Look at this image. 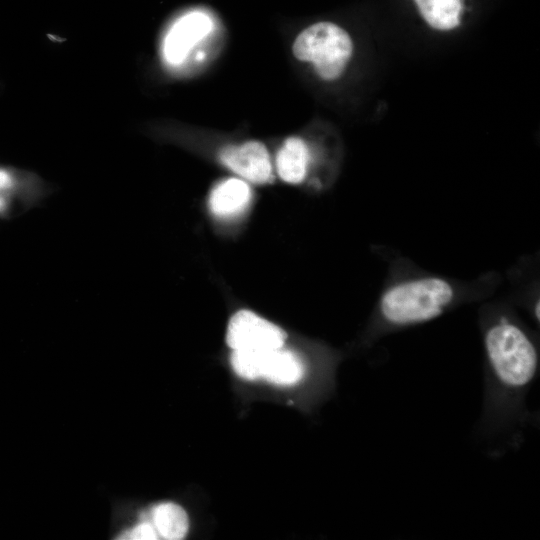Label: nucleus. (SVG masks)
Segmentation results:
<instances>
[{"label": "nucleus", "instance_id": "39448f33", "mask_svg": "<svg viewBox=\"0 0 540 540\" xmlns=\"http://www.w3.org/2000/svg\"><path fill=\"white\" fill-rule=\"evenodd\" d=\"M285 339L286 333L280 327L249 310L236 312L226 332L227 345L233 350L279 349Z\"/></svg>", "mask_w": 540, "mask_h": 540}, {"label": "nucleus", "instance_id": "ddd939ff", "mask_svg": "<svg viewBox=\"0 0 540 540\" xmlns=\"http://www.w3.org/2000/svg\"><path fill=\"white\" fill-rule=\"evenodd\" d=\"M119 539L156 540L159 539V536L151 521L145 517L135 527L123 533Z\"/></svg>", "mask_w": 540, "mask_h": 540}, {"label": "nucleus", "instance_id": "20e7f679", "mask_svg": "<svg viewBox=\"0 0 540 540\" xmlns=\"http://www.w3.org/2000/svg\"><path fill=\"white\" fill-rule=\"evenodd\" d=\"M230 362L241 378H263L276 385H293L305 374V365L300 357L281 348L265 351L233 350Z\"/></svg>", "mask_w": 540, "mask_h": 540}, {"label": "nucleus", "instance_id": "6e6552de", "mask_svg": "<svg viewBox=\"0 0 540 540\" xmlns=\"http://www.w3.org/2000/svg\"><path fill=\"white\" fill-rule=\"evenodd\" d=\"M50 191V186L38 175L0 166V194L12 200L21 212L38 204Z\"/></svg>", "mask_w": 540, "mask_h": 540}, {"label": "nucleus", "instance_id": "f8f14e48", "mask_svg": "<svg viewBox=\"0 0 540 540\" xmlns=\"http://www.w3.org/2000/svg\"><path fill=\"white\" fill-rule=\"evenodd\" d=\"M425 21L438 30H450L460 23L463 0H414Z\"/></svg>", "mask_w": 540, "mask_h": 540}, {"label": "nucleus", "instance_id": "9b49d317", "mask_svg": "<svg viewBox=\"0 0 540 540\" xmlns=\"http://www.w3.org/2000/svg\"><path fill=\"white\" fill-rule=\"evenodd\" d=\"M153 524L159 538L179 540L185 537L189 528L185 510L175 503H161L154 506L146 516Z\"/></svg>", "mask_w": 540, "mask_h": 540}, {"label": "nucleus", "instance_id": "4468645a", "mask_svg": "<svg viewBox=\"0 0 540 540\" xmlns=\"http://www.w3.org/2000/svg\"><path fill=\"white\" fill-rule=\"evenodd\" d=\"M20 213L21 210L12 200L0 194V218H10Z\"/></svg>", "mask_w": 540, "mask_h": 540}, {"label": "nucleus", "instance_id": "9d476101", "mask_svg": "<svg viewBox=\"0 0 540 540\" xmlns=\"http://www.w3.org/2000/svg\"><path fill=\"white\" fill-rule=\"evenodd\" d=\"M308 160V149L304 141L298 137L288 138L276 158L280 178L290 184L302 182L307 173Z\"/></svg>", "mask_w": 540, "mask_h": 540}, {"label": "nucleus", "instance_id": "f03ea898", "mask_svg": "<svg viewBox=\"0 0 540 540\" xmlns=\"http://www.w3.org/2000/svg\"><path fill=\"white\" fill-rule=\"evenodd\" d=\"M455 290L440 277L401 281L382 294L378 311L382 330L420 325L441 316L453 303Z\"/></svg>", "mask_w": 540, "mask_h": 540}, {"label": "nucleus", "instance_id": "423d86ee", "mask_svg": "<svg viewBox=\"0 0 540 540\" xmlns=\"http://www.w3.org/2000/svg\"><path fill=\"white\" fill-rule=\"evenodd\" d=\"M212 29V21L201 11H192L178 18L165 35L162 53L170 65L185 61L190 51Z\"/></svg>", "mask_w": 540, "mask_h": 540}, {"label": "nucleus", "instance_id": "1a4fd4ad", "mask_svg": "<svg viewBox=\"0 0 540 540\" xmlns=\"http://www.w3.org/2000/svg\"><path fill=\"white\" fill-rule=\"evenodd\" d=\"M248 184L237 178H230L217 184L211 191L208 205L218 217L229 218L242 213L251 200Z\"/></svg>", "mask_w": 540, "mask_h": 540}, {"label": "nucleus", "instance_id": "0eeeda50", "mask_svg": "<svg viewBox=\"0 0 540 540\" xmlns=\"http://www.w3.org/2000/svg\"><path fill=\"white\" fill-rule=\"evenodd\" d=\"M220 158L229 169L252 183L265 184L273 180L268 151L260 142L226 146L221 150Z\"/></svg>", "mask_w": 540, "mask_h": 540}, {"label": "nucleus", "instance_id": "f257e3e1", "mask_svg": "<svg viewBox=\"0 0 540 540\" xmlns=\"http://www.w3.org/2000/svg\"><path fill=\"white\" fill-rule=\"evenodd\" d=\"M485 374L477 434L493 454L516 448L532 417L528 395L539 372V350L530 332L507 315L483 327Z\"/></svg>", "mask_w": 540, "mask_h": 540}, {"label": "nucleus", "instance_id": "7ed1b4c3", "mask_svg": "<svg viewBox=\"0 0 540 540\" xmlns=\"http://www.w3.org/2000/svg\"><path fill=\"white\" fill-rule=\"evenodd\" d=\"M353 45L348 33L331 22H319L303 30L293 44V54L301 61L312 62L324 80H335L344 71Z\"/></svg>", "mask_w": 540, "mask_h": 540}]
</instances>
